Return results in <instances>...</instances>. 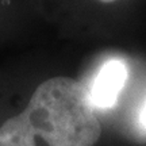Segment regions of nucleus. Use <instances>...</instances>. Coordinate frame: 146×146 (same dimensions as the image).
<instances>
[{"instance_id": "obj_1", "label": "nucleus", "mask_w": 146, "mask_h": 146, "mask_svg": "<svg viewBox=\"0 0 146 146\" xmlns=\"http://www.w3.org/2000/svg\"><path fill=\"white\" fill-rule=\"evenodd\" d=\"M39 135L49 146H95L102 126L88 88L70 77L42 81L21 114L0 125V146H36Z\"/></svg>"}, {"instance_id": "obj_2", "label": "nucleus", "mask_w": 146, "mask_h": 146, "mask_svg": "<svg viewBox=\"0 0 146 146\" xmlns=\"http://www.w3.org/2000/svg\"><path fill=\"white\" fill-rule=\"evenodd\" d=\"M129 77V69L122 60L112 58L100 66L92 85L88 88L89 100L95 108L107 110L116 104Z\"/></svg>"}, {"instance_id": "obj_3", "label": "nucleus", "mask_w": 146, "mask_h": 146, "mask_svg": "<svg viewBox=\"0 0 146 146\" xmlns=\"http://www.w3.org/2000/svg\"><path fill=\"white\" fill-rule=\"evenodd\" d=\"M139 123L141 126L146 130V99L142 104V108H141V112H139Z\"/></svg>"}, {"instance_id": "obj_4", "label": "nucleus", "mask_w": 146, "mask_h": 146, "mask_svg": "<svg viewBox=\"0 0 146 146\" xmlns=\"http://www.w3.org/2000/svg\"><path fill=\"white\" fill-rule=\"evenodd\" d=\"M102 3H114V1H118V0H99Z\"/></svg>"}]
</instances>
